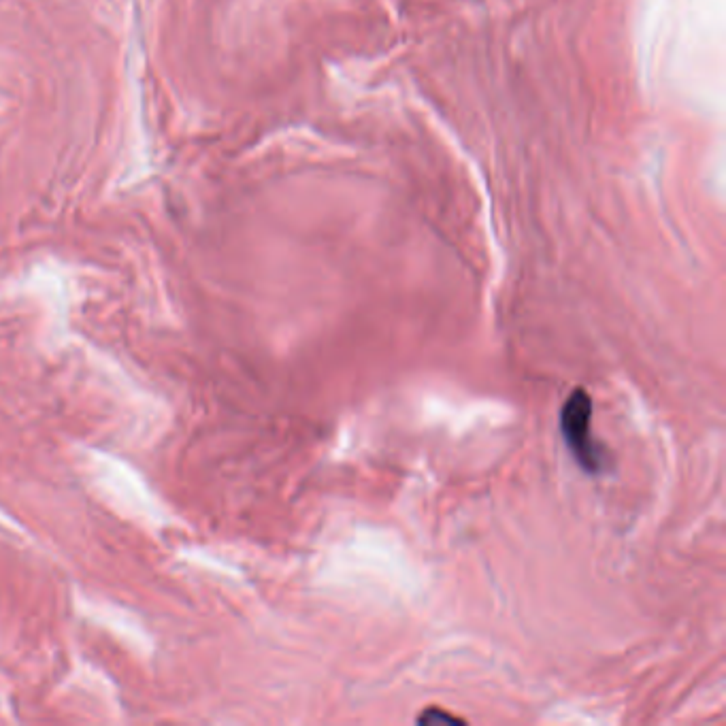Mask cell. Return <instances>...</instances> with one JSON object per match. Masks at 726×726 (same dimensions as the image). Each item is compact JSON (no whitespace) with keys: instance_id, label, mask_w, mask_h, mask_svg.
<instances>
[{"instance_id":"obj_1","label":"cell","mask_w":726,"mask_h":726,"mask_svg":"<svg viewBox=\"0 0 726 726\" xmlns=\"http://www.w3.org/2000/svg\"><path fill=\"white\" fill-rule=\"evenodd\" d=\"M592 411V396L584 388H575L560 409V433L577 467L588 475H601L609 465V456L594 439Z\"/></svg>"},{"instance_id":"obj_2","label":"cell","mask_w":726,"mask_h":726,"mask_svg":"<svg viewBox=\"0 0 726 726\" xmlns=\"http://www.w3.org/2000/svg\"><path fill=\"white\" fill-rule=\"evenodd\" d=\"M665 11H667V0H646V5H643V15L639 24V58L643 75L650 73L652 49L658 37L660 24H663Z\"/></svg>"},{"instance_id":"obj_3","label":"cell","mask_w":726,"mask_h":726,"mask_svg":"<svg viewBox=\"0 0 726 726\" xmlns=\"http://www.w3.org/2000/svg\"><path fill=\"white\" fill-rule=\"evenodd\" d=\"M416 722L422 724V726L437 724V722H445V724H465V720L454 716V714H450V712H445V709H441V707H428V709H424V712L416 718Z\"/></svg>"}]
</instances>
